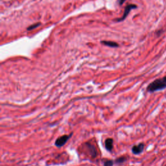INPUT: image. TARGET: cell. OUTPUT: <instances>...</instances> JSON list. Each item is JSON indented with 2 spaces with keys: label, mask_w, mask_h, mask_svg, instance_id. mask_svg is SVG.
Instances as JSON below:
<instances>
[{
  "label": "cell",
  "mask_w": 166,
  "mask_h": 166,
  "mask_svg": "<svg viewBox=\"0 0 166 166\" xmlns=\"http://www.w3.org/2000/svg\"><path fill=\"white\" fill-rule=\"evenodd\" d=\"M73 132H71L70 134H64L59 137L55 141V145L58 148L63 147L67 143V141L70 139V138H71Z\"/></svg>",
  "instance_id": "cell-2"
},
{
  "label": "cell",
  "mask_w": 166,
  "mask_h": 166,
  "mask_svg": "<svg viewBox=\"0 0 166 166\" xmlns=\"http://www.w3.org/2000/svg\"><path fill=\"white\" fill-rule=\"evenodd\" d=\"M104 147L108 151L111 152L114 148V140L110 138L106 139L104 141Z\"/></svg>",
  "instance_id": "cell-6"
},
{
  "label": "cell",
  "mask_w": 166,
  "mask_h": 166,
  "mask_svg": "<svg viewBox=\"0 0 166 166\" xmlns=\"http://www.w3.org/2000/svg\"><path fill=\"white\" fill-rule=\"evenodd\" d=\"M163 33H164V30L161 29H158V30H156L155 33H156V36H160L162 34H163Z\"/></svg>",
  "instance_id": "cell-11"
},
{
  "label": "cell",
  "mask_w": 166,
  "mask_h": 166,
  "mask_svg": "<svg viewBox=\"0 0 166 166\" xmlns=\"http://www.w3.org/2000/svg\"><path fill=\"white\" fill-rule=\"evenodd\" d=\"M166 88V76L155 79L151 82L146 88L149 93H154L158 91L164 90Z\"/></svg>",
  "instance_id": "cell-1"
},
{
  "label": "cell",
  "mask_w": 166,
  "mask_h": 166,
  "mask_svg": "<svg viewBox=\"0 0 166 166\" xmlns=\"http://www.w3.org/2000/svg\"><path fill=\"white\" fill-rule=\"evenodd\" d=\"M127 157H125V156H120V157L117 158L115 160L114 163L116 164H122L125 163V162L127 161Z\"/></svg>",
  "instance_id": "cell-8"
},
{
  "label": "cell",
  "mask_w": 166,
  "mask_h": 166,
  "mask_svg": "<svg viewBox=\"0 0 166 166\" xmlns=\"http://www.w3.org/2000/svg\"><path fill=\"white\" fill-rule=\"evenodd\" d=\"M40 25H41L40 23H36L33 24V25H31V26H30L29 27H27V30H31L36 29V27H39Z\"/></svg>",
  "instance_id": "cell-10"
},
{
  "label": "cell",
  "mask_w": 166,
  "mask_h": 166,
  "mask_svg": "<svg viewBox=\"0 0 166 166\" xmlns=\"http://www.w3.org/2000/svg\"><path fill=\"white\" fill-rule=\"evenodd\" d=\"M144 149H145V144L144 143H140L138 145H135L132 146L131 151L134 155H138L144 152Z\"/></svg>",
  "instance_id": "cell-5"
},
{
  "label": "cell",
  "mask_w": 166,
  "mask_h": 166,
  "mask_svg": "<svg viewBox=\"0 0 166 166\" xmlns=\"http://www.w3.org/2000/svg\"><path fill=\"white\" fill-rule=\"evenodd\" d=\"M114 162L112 160H108L106 159L103 161V165L104 166H114Z\"/></svg>",
  "instance_id": "cell-9"
},
{
  "label": "cell",
  "mask_w": 166,
  "mask_h": 166,
  "mask_svg": "<svg viewBox=\"0 0 166 166\" xmlns=\"http://www.w3.org/2000/svg\"><path fill=\"white\" fill-rule=\"evenodd\" d=\"M101 44L104 45V46L110 47H119L118 44H117L116 42H112V41H106V40L101 41Z\"/></svg>",
  "instance_id": "cell-7"
},
{
  "label": "cell",
  "mask_w": 166,
  "mask_h": 166,
  "mask_svg": "<svg viewBox=\"0 0 166 166\" xmlns=\"http://www.w3.org/2000/svg\"><path fill=\"white\" fill-rule=\"evenodd\" d=\"M84 146L85 147L86 150L88 152V155L92 158H95L97 156V149L95 147L94 145H92L89 142H86L84 144Z\"/></svg>",
  "instance_id": "cell-3"
},
{
  "label": "cell",
  "mask_w": 166,
  "mask_h": 166,
  "mask_svg": "<svg viewBox=\"0 0 166 166\" xmlns=\"http://www.w3.org/2000/svg\"><path fill=\"white\" fill-rule=\"evenodd\" d=\"M127 0H119V4L121 5L125 3V2H126Z\"/></svg>",
  "instance_id": "cell-12"
},
{
  "label": "cell",
  "mask_w": 166,
  "mask_h": 166,
  "mask_svg": "<svg viewBox=\"0 0 166 166\" xmlns=\"http://www.w3.org/2000/svg\"><path fill=\"white\" fill-rule=\"evenodd\" d=\"M138 7V6L136 4H129L128 5H127L125 8V11L124 13L123 14L122 17L120 18H118V19H115L116 22H122L123 21L125 18L127 17V16L128 15V14L130 13V12L131 11V10L136 9Z\"/></svg>",
  "instance_id": "cell-4"
}]
</instances>
